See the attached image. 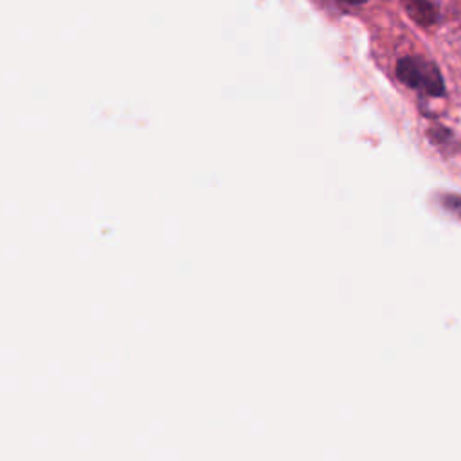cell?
<instances>
[{
	"label": "cell",
	"instance_id": "obj_2",
	"mask_svg": "<svg viewBox=\"0 0 461 461\" xmlns=\"http://www.w3.org/2000/svg\"><path fill=\"white\" fill-rule=\"evenodd\" d=\"M405 7L421 25H430L436 20V7L430 0H405Z\"/></svg>",
	"mask_w": 461,
	"mask_h": 461
},
{
	"label": "cell",
	"instance_id": "obj_3",
	"mask_svg": "<svg viewBox=\"0 0 461 461\" xmlns=\"http://www.w3.org/2000/svg\"><path fill=\"white\" fill-rule=\"evenodd\" d=\"M447 209L459 214L461 216V196H447V202H445Z\"/></svg>",
	"mask_w": 461,
	"mask_h": 461
},
{
	"label": "cell",
	"instance_id": "obj_1",
	"mask_svg": "<svg viewBox=\"0 0 461 461\" xmlns=\"http://www.w3.org/2000/svg\"><path fill=\"white\" fill-rule=\"evenodd\" d=\"M398 79L409 88L420 90L421 94L441 97L445 94V83L439 68L423 58H402L396 63Z\"/></svg>",
	"mask_w": 461,
	"mask_h": 461
}]
</instances>
